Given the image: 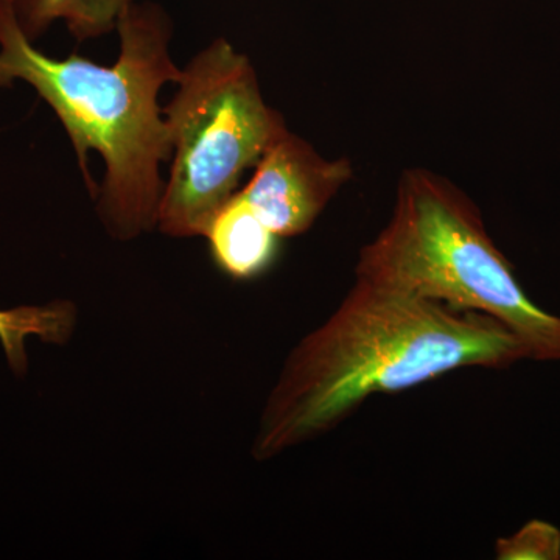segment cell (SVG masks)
Instances as JSON below:
<instances>
[{
    "mask_svg": "<svg viewBox=\"0 0 560 560\" xmlns=\"http://www.w3.org/2000/svg\"><path fill=\"white\" fill-rule=\"evenodd\" d=\"M350 176L349 161L324 160L311 143L287 130L237 194L279 238L294 237L311 230Z\"/></svg>",
    "mask_w": 560,
    "mask_h": 560,
    "instance_id": "5",
    "label": "cell"
},
{
    "mask_svg": "<svg viewBox=\"0 0 560 560\" xmlns=\"http://www.w3.org/2000/svg\"><path fill=\"white\" fill-rule=\"evenodd\" d=\"M178 91L162 108L172 145L156 228L175 238L205 237L219 210L287 131L261 95L245 55L220 38L180 69Z\"/></svg>",
    "mask_w": 560,
    "mask_h": 560,
    "instance_id": "4",
    "label": "cell"
},
{
    "mask_svg": "<svg viewBox=\"0 0 560 560\" xmlns=\"http://www.w3.org/2000/svg\"><path fill=\"white\" fill-rule=\"evenodd\" d=\"M525 359L528 349L497 319L357 278L337 311L287 357L250 455L272 459L318 440L378 394Z\"/></svg>",
    "mask_w": 560,
    "mask_h": 560,
    "instance_id": "1",
    "label": "cell"
},
{
    "mask_svg": "<svg viewBox=\"0 0 560 560\" xmlns=\"http://www.w3.org/2000/svg\"><path fill=\"white\" fill-rule=\"evenodd\" d=\"M135 0H0L20 25L25 38L35 43L57 21L79 43L117 31L124 11Z\"/></svg>",
    "mask_w": 560,
    "mask_h": 560,
    "instance_id": "7",
    "label": "cell"
},
{
    "mask_svg": "<svg viewBox=\"0 0 560 560\" xmlns=\"http://www.w3.org/2000/svg\"><path fill=\"white\" fill-rule=\"evenodd\" d=\"M75 323L77 308L69 301L0 311V345L11 370L20 375L27 371L25 340L28 337H38L51 345H65L72 337Z\"/></svg>",
    "mask_w": 560,
    "mask_h": 560,
    "instance_id": "8",
    "label": "cell"
},
{
    "mask_svg": "<svg viewBox=\"0 0 560 560\" xmlns=\"http://www.w3.org/2000/svg\"><path fill=\"white\" fill-rule=\"evenodd\" d=\"M116 32L113 66L75 54L55 60L0 5V90L24 81L54 109L97 198L103 228L130 242L156 228L165 184L160 168L172 156L158 97L165 84L178 83L180 69L171 55V18L156 3L132 2Z\"/></svg>",
    "mask_w": 560,
    "mask_h": 560,
    "instance_id": "2",
    "label": "cell"
},
{
    "mask_svg": "<svg viewBox=\"0 0 560 560\" xmlns=\"http://www.w3.org/2000/svg\"><path fill=\"white\" fill-rule=\"evenodd\" d=\"M357 278L499 320L529 359L560 360V318L530 301L480 210L441 176L401 175L393 217L361 249Z\"/></svg>",
    "mask_w": 560,
    "mask_h": 560,
    "instance_id": "3",
    "label": "cell"
},
{
    "mask_svg": "<svg viewBox=\"0 0 560 560\" xmlns=\"http://www.w3.org/2000/svg\"><path fill=\"white\" fill-rule=\"evenodd\" d=\"M205 237L220 270L235 280L259 278L278 256V235L237 191L213 217Z\"/></svg>",
    "mask_w": 560,
    "mask_h": 560,
    "instance_id": "6",
    "label": "cell"
},
{
    "mask_svg": "<svg viewBox=\"0 0 560 560\" xmlns=\"http://www.w3.org/2000/svg\"><path fill=\"white\" fill-rule=\"evenodd\" d=\"M500 560H558L560 559V530L550 523L529 522L514 536L495 544Z\"/></svg>",
    "mask_w": 560,
    "mask_h": 560,
    "instance_id": "9",
    "label": "cell"
}]
</instances>
